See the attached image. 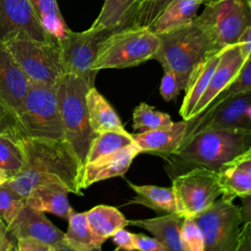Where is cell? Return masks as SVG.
I'll use <instances>...</instances> for the list:
<instances>
[{
	"label": "cell",
	"instance_id": "cell-40",
	"mask_svg": "<svg viewBox=\"0 0 251 251\" xmlns=\"http://www.w3.org/2000/svg\"><path fill=\"white\" fill-rule=\"evenodd\" d=\"M8 231L7 224L0 216V251L17 250V240Z\"/></svg>",
	"mask_w": 251,
	"mask_h": 251
},
{
	"label": "cell",
	"instance_id": "cell-26",
	"mask_svg": "<svg viewBox=\"0 0 251 251\" xmlns=\"http://www.w3.org/2000/svg\"><path fill=\"white\" fill-rule=\"evenodd\" d=\"M129 187L136 193V196L127 204H139L154 210L157 214L165 215L176 213V202L172 187L156 185H137L127 180Z\"/></svg>",
	"mask_w": 251,
	"mask_h": 251
},
{
	"label": "cell",
	"instance_id": "cell-15",
	"mask_svg": "<svg viewBox=\"0 0 251 251\" xmlns=\"http://www.w3.org/2000/svg\"><path fill=\"white\" fill-rule=\"evenodd\" d=\"M9 233L17 240L20 237H34L47 244L52 249L54 245L65 238V232L54 226L45 216L25 204L15 219L7 226Z\"/></svg>",
	"mask_w": 251,
	"mask_h": 251
},
{
	"label": "cell",
	"instance_id": "cell-17",
	"mask_svg": "<svg viewBox=\"0 0 251 251\" xmlns=\"http://www.w3.org/2000/svg\"><path fill=\"white\" fill-rule=\"evenodd\" d=\"M217 179L224 200L251 194V149L223 165L217 172Z\"/></svg>",
	"mask_w": 251,
	"mask_h": 251
},
{
	"label": "cell",
	"instance_id": "cell-33",
	"mask_svg": "<svg viewBox=\"0 0 251 251\" xmlns=\"http://www.w3.org/2000/svg\"><path fill=\"white\" fill-rule=\"evenodd\" d=\"M171 0H140L127 27H149ZM213 1L205 0L204 3Z\"/></svg>",
	"mask_w": 251,
	"mask_h": 251
},
{
	"label": "cell",
	"instance_id": "cell-28",
	"mask_svg": "<svg viewBox=\"0 0 251 251\" xmlns=\"http://www.w3.org/2000/svg\"><path fill=\"white\" fill-rule=\"evenodd\" d=\"M68 222L69 226L65 237L74 251L101 250L105 241L93 234L88 226L85 212L76 213L73 210L69 216Z\"/></svg>",
	"mask_w": 251,
	"mask_h": 251
},
{
	"label": "cell",
	"instance_id": "cell-32",
	"mask_svg": "<svg viewBox=\"0 0 251 251\" xmlns=\"http://www.w3.org/2000/svg\"><path fill=\"white\" fill-rule=\"evenodd\" d=\"M25 164V156L19 139L0 133V169L11 177L15 176Z\"/></svg>",
	"mask_w": 251,
	"mask_h": 251
},
{
	"label": "cell",
	"instance_id": "cell-13",
	"mask_svg": "<svg viewBox=\"0 0 251 251\" xmlns=\"http://www.w3.org/2000/svg\"><path fill=\"white\" fill-rule=\"evenodd\" d=\"M209 128L251 130V90L229 96L196 118L188 120L184 138Z\"/></svg>",
	"mask_w": 251,
	"mask_h": 251
},
{
	"label": "cell",
	"instance_id": "cell-25",
	"mask_svg": "<svg viewBox=\"0 0 251 251\" xmlns=\"http://www.w3.org/2000/svg\"><path fill=\"white\" fill-rule=\"evenodd\" d=\"M140 0H105L92 29L116 31L128 26Z\"/></svg>",
	"mask_w": 251,
	"mask_h": 251
},
{
	"label": "cell",
	"instance_id": "cell-24",
	"mask_svg": "<svg viewBox=\"0 0 251 251\" xmlns=\"http://www.w3.org/2000/svg\"><path fill=\"white\" fill-rule=\"evenodd\" d=\"M205 0H171L148 27L156 34L191 22Z\"/></svg>",
	"mask_w": 251,
	"mask_h": 251
},
{
	"label": "cell",
	"instance_id": "cell-16",
	"mask_svg": "<svg viewBox=\"0 0 251 251\" xmlns=\"http://www.w3.org/2000/svg\"><path fill=\"white\" fill-rule=\"evenodd\" d=\"M244 60L245 58L241 54L236 43L226 46L221 50L219 63L211 76L206 90L196 104L190 119H194L199 116L209 103L229 84L239 71Z\"/></svg>",
	"mask_w": 251,
	"mask_h": 251
},
{
	"label": "cell",
	"instance_id": "cell-34",
	"mask_svg": "<svg viewBox=\"0 0 251 251\" xmlns=\"http://www.w3.org/2000/svg\"><path fill=\"white\" fill-rule=\"evenodd\" d=\"M25 204V198L17 194L6 182L0 185V216L7 226L15 219Z\"/></svg>",
	"mask_w": 251,
	"mask_h": 251
},
{
	"label": "cell",
	"instance_id": "cell-14",
	"mask_svg": "<svg viewBox=\"0 0 251 251\" xmlns=\"http://www.w3.org/2000/svg\"><path fill=\"white\" fill-rule=\"evenodd\" d=\"M16 38L56 41L39 24L29 0H0V44Z\"/></svg>",
	"mask_w": 251,
	"mask_h": 251
},
{
	"label": "cell",
	"instance_id": "cell-23",
	"mask_svg": "<svg viewBox=\"0 0 251 251\" xmlns=\"http://www.w3.org/2000/svg\"><path fill=\"white\" fill-rule=\"evenodd\" d=\"M85 103L89 123L95 134L108 130L126 132L112 105L94 86L88 88Z\"/></svg>",
	"mask_w": 251,
	"mask_h": 251
},
{
	"label": "cell",
	"instance_id": "cell-29",
	"mask_svg": "<svg viewBox=\"0 0 251 251\" xmlns=\"http://www.w3.org/2000/svg\"><path fill=\"white\" fill-rule=\"evenodd\" d=\"M29 3L43 29L59 43L69 28L61 15L57 0H29Z\"/></svg>",
	"mask_w": 251,
	"mask_h": 251
},
{
	"label": "cell",
	"instance_id": "cell-4",
	"mask_svg": "<svg viewBox=\"0 0 251 251\" xmlns=\"http://www.w3.org/2000/svg\"><path fill=\"white\" fill-rule=\"evenodd\" d=\"M90 86L79 76L65 73L59 80L56 92L61 114L64 139L84 166L90 144L96 136L92 130L85 103Z\"/></svg>",
	"mask_w": 251,
	"mask_h": 251
},
{
	"label": "cell",
	"instance_id": "cell-6",
	"mask_svg": "<svg viewBox=\"0 0 251 251\" xmlns=\"http://www.w3.org/2000/svg\"><path fill=\"white\" fill-rule=\"evenodd\" d=\"M18 121L23 137L64 139L56 88L30 81Z\"/></svg>",
	"mask_w": 251,
	"mask_h": 251
},
{
	"label": "cell",
	"instance_id": "cell-37",
	"mask_svg": "<svg viewBox=\"0 0 251 251\" xmlns=\"http://www.w3.org/2000/svg\"><path fill=\"white\" fill-rule=\"evenodd\" d=\"M134 250L139 251H167L166 247L155 237H148L145 234L134 233Z\"/></svg>",
	"mask_w": 251,
	"mask_h": 251
},
{
	"label": "cell",
	"instance_id": "cell-8",
	"mask_svg": "<svg viewBox=\"0 0 251 251\" xmlns=\"http://www.w3.org/2000/svg\"><path fill=\"white\" fill-rule=\"evenodd\" d=\"M204 4V11L194 19L220 49L235 44L242 31L251 25V6L243 0H213Z\"/></svg>",
	"mask_w": 251,
	"mask_h": 251
},
{
	"label": "cell",
	"instance_id": "cell-2",
	"mask_svg": "<svg viewBox=\"0 0 251 251\" xmlns=\"http://www.w3.org/2000/svg\"><path fill=\"white\" fill-rule=\"evenodd\" d=\"M250 149L251 130L203 129L184 138L177 150L165 159V170L171 179L197 168L217 173L223 165Z\"/></svg>",
	"mask_w": 251,
	"mask_h": 251
},
{
	"label": "cell",
	"instance_id": "cell-12",
	"mask_svg": "<svg viewBox=\"0 0 251 251\" xmlns=\"http://www.w3.org/2000/svg\"><path fill=\"white\" fill-rule=\"evenodd\" d=\"M111 32L107 29H92L76 32L68 30L59 42L64 72L82 78L90 87L94 86L97 72L92 69L100 42Z\"/></svg>",
	"mask_w": 251,
	"mask_h": 251
},
{
	"label": "cell",
	"instance_id": "cell-3",
	"mask_svg": "<svg viewBox=\"0 0 251 251\" xmlns=\"http://www.w3.org/2000/svg\"><path fill=\"white\" fill-rule=\"evenodd\" d=\"M158 35L160 46L153 59L176 74L180 89L185 88L189 75L198 63L222 50L195 19Z\"/></svg>",
	"mask_w": 251,
	"mask_h": 251
},
{
	"label": "cell",
	"instance_id": "cell-10",
	"mask_svg": "<svg viewBox=\"0 0 251 251\" xmlns=\"http://www.w3.org/2000/svg\"><path fill=\"white\" fill-rule=\"evenodd\" d=\"M30 80L0 44V133L23 137L19 126V113L26 95Z\"/></svg>",
	"mask_w": 251,
	"mask_h": 251
},
{
	"label": "cell",
	"instance_id": "cell-38",
	"mask_svg": "<svg viewBox=\"0 0 251 251\" xmlns=\"http://www.w3.org/2000/svg\"><path fill=\"white\" fill-rule=\"evenodd\" d=\"M17 251H53V249L39 239L25 236L17 239Z\"/></svg>",
	"mask_w": 251,
	"mask_h": 251
},
{
	"label": "cell",
	"instance_id": "cell-43",
	"mask_svg": "<svg viewBox=\"0 0 251 251\" xmlns=\"http://www.w3.org/2000/svg\"><path fill=\"white\" fill-rule=\"evenodd\" d=\"M242 205L239 207L242 218V225L251 223V194L241 197Z\"/></svg>",
	"mask_w": 251,
	"mask_h": 251
},
{
	"label": "cell",
	"instance_id": "cell-31",
	"mask_svg": "<svg viewBox=\"0 0 251 251\" xmlns=\"http://www.w3.org/2000/svg\"><path fill=\"white\" fill-rule=\"evenodd\" d=\"M173 123L169 114L158 111L155 107L144 102L137 105L132 113L133 129L139 130L140 132L168 127L172 126Z\"/></svg>",
	"mask_w": 251,
	"mask_h": 251
},
{
	"label": "cell",
	"instance_id": "cell-36",
	"mask_svg": "<svg viewBox=\"0 0 251 251\" xmlns=\"http://www.w3.org/2000/svg\"><path fill=\"white\" fill-rule=\"evenodd\" d=\"M163 69H164V75L161 80L160 93L162 98L165 101L169 102L171 100L176 99L178 96L180 86L176 74L168 68H163Z\"/></svg>",
	"mask_w": 251,
	"mask_h": 251
},
{
	"label": "cell",
	"instance_id": "cell-41",
	"mask_svg": "<svg viewBox=\"0 0 251 251\" xmlns=\"http://www.w3.org/2000/svg\"><path fill=\"white\" fill-rule=\"evenodd\" d=\"M251 250V223L243 224L241 226L236 251H250Z\"/></svg>",
	"mask_w": 251,
	"mask_h": 251
},
{
	"label": "cell",
	"instance_id": "cell-45",
	"mask_svg": "<svg viewBox=\"0 0 251 251\" xmlns=\"http://www.w3.org/2000/svg\"><path fill=\"white\" fill-rule=\"evenodd\" d=\"M245 3H247L249 6H251V0H243Z\"/></svg>",
	"mask_w": 251,
	"mask_h": 251
},
{
	"label": "cell",
	"instance_id": "cell-20",
	"mask_svg": "<svg viewBox=\"0 0 251 251\" xmlns=\"http://www.w3.org/2000/svg\"><path fill=\"white\" fill-rule=\"evenodd\" d=\"M68 189L57 182H47L33 187L25 197V204L41 212H47L69 219L73 208L70 205Z\"/></svg>",
	"mask_w": 251,
	"mask_h": 251
},
{
	"label": "cell",
	"instance_id": "cell-30",
	"mask_svg": "<svg viewBox=\"0 0 251 251\" xmlns=\"http://www.w3.org/2000/svg\"><path fill=\"white\" fill-rule=\"evenodd\" d=\"M133 143L134 140L131 134L127 131L121 132L108 130L100 132L96 134L90 144L85 164L95 162Z\"/></svg>",
	"mask_w": 251,
	"mask_h": 251
},
{
	"label": "cell",
	"instance_id": "cell-44",
	"mask_svg": "<svg viewBox=\"0 0 251 251\" xmlns=\"http://www.w3.org/2000/svg\"><path fill=\"white\" fill-rule=\"evenodd\" d=\"M9 179H10V176L7 175V173H6L4 170L0 169V185L3 184V183H5V182L8 181Z\"/></svg>",
	"mask_w": 251,
	"mask_h": 251
},
{
	"label": "cell",
	"instance_id": "cell-18",
	"mask_svg": "<svg viewBox=\"0 0 251 251\" xmlns=\"http://www.w3.org/2000/svg\"><path fill=\"white\" fill-rule=\"evenodd\" d=\"M187 129V121L173 123L168 127L157 128L131 134L140 153H150L164 160L177 150L183 141Z\"/></svg>",
	"mask_w": 251,
	"mask_h": 251
},
{
	"label": "cell",
	"instance_id": "cell-5",
	"mask_svg": "<svg viewBox=\"0 0 251 251\" xmlns=\"http://www.w3.org/2000/svg\"><path fill=\"white\" fill-rule=\"evenodd\" d=\"M160 37L147 27H126L111 32L99 44L92 69H124L154 58Z\"/></svg>",
	"mask_w": 251,
	"mask_h": 251
},
{
	"label": "cell",
	"instance_id": "cell-22",
	"mask_svg": "<svg viewBox=\"0 0 251 251\" xmlns=\"http://www.w3.org/2000/svg\"><path fill=\"white\" fill-rule=\"evenodd\" d=\"M183 218L177 213L160 215L145 220H130L128 225L148 230L167 250L183 251L180 240V226Z\"/></svg>",
	"mask_w": 251,
	"mask_h": 251
},
{
	"label": "cell",
	"instance_id": "cell-35",
	"mask_svg": "<svg viewBox=\"0 0 251 251\" xmlns=\"http://www.w3.org/2000/svg\"><path fill=\"white\" fill-rule=\"evenodd\" d=\"M180 240L183 251H204V238L193 218H183L180 226Z\"/></svg>",
	"mask_w": 251,
	"mask_h": 251
},
{
	"label": "cell",
	"instance_id": "cell-9",
	"mask_svg": "<svg viewBox=\"0 0 251 251\" xmlns=\"http://www.w3.org/2000/svg\"><path fill=\"white\" fill-rule=\"evenodd\" d=\"M204 238V251H236L242 226L239 206L223 198L193 217Z\"/></svg>",
	"mask_w": 251,
	"mask_h": 251
},
{
	"label": "cell",
	"instance_id": "cell-21",
	"mask_svg": "<svg viewBox=\"0 0 251 251\" xmlns=\"http://www.w3.org/2000/svg\"><path fill=\"white\" fill-rule=\"evenodd\" d=\"M220 57L221 50L202 60L190 73L184 88L185 95L179 108V115L184 121H188L190 119L196 104L209 84L211 76L219 63Z\"/></svg>",
	"mask_w": 251,
	"mask_h": 251
},
{
	"label": "cell",
	"instance_id": "cell-1",
	"mask_svg": "<svg viewBox=\"0 0 251 251\" xmlns=\"http://www.w3.org/2000/svg\"><path fill=\"white\" fill-rule=\"evenodd\" d=\"M25 156L22 170L6 183L25 198L43 183L57 182L70 193L82 195L83 166L65 139L25 136L19 139Z\"/></svg>",
	"mask_w": 251,
	"mask_h": 251
},
{
	"label": "cell",
	"instance_id": "cell-7",
	"mask_svg": "<svg viewBox=\"0 0 251 251\" xmlns=\"http://www.w3.org/2000/svg\"><path fill=\"white\" fill-rule=\"evenodd\" d=\"M4 46L30 81L57 87L65 74L58 42L16 38Z\"/></svg>",
	"mask_w": 251,
	"mask_h": 251
},
{
	"label": "cell",
	"instance_id": "cell-42",
	"mask_svg": "<svg viewBox=\"0 0 251 251\" xmlns=\"http://www.w3.org/2000/svg\"><path fill=\"white\" fill-rule=\"evenodd\" d=\"M236 45L245 59L251 57V25L242 31L236 41Z\"/></svg>",
	"mask_w": 251,
	"mask_h": 251
},
{
	"label": "cell",
	"instance_id": "cell-11",
	"mask_svg": "<svg viewBox=\"0 0 251 251\" xmlns=\"http://www.w3.org/2000/svg\"><path fill=\"white\" fill-rule=\"evenodd\" d=\"M172 184L176 213L182 218H193L222 194L217 173L201 168L175 176L172 178Z\"/></svg>",
	"mask_w": 251,
	"mask_h": 251
},
{
	"label": "cell",
	"instance_id": "cell-19",
	"mask_svg": "<svg viewBox=\"0 0 251 251\" xmlns=\"http://www.w3.org/2000/svg\"><path fill=\"white\" fill-rule=\"evenodd\" d=\"M140 153L135 143L107 155L95 162L85 164L82 171L81 188L115 176H124L133 159Z\"/></svg>",
	"mask_w": 251,
	"mask_h": 251
},
{
	"label": "cell",
	"instance_id": "cell-27",
	"mask_svg": "<svg viewBox=\"0 0 251 251\" xmlns=\"http://www.w3.org/2000/svg\"><path fill=\"white\" fill-rule=\"evenodd\" d=\"M85 215L93 234L104 241L118 229L124 228L128 225V221L119 209L108 205L95 206L85 212Z\"/></svg>",
	"mask_w": 251,
	"mask_h": 251
},
{
	"label": "cell",
	"instance_id": "cell-39",
	"mask_svg": "<svg viewBox=\"0 0 251 251\" xmlns=\"http://www.w3.org/2000/svg\"><path fill=\"white\" fill-rule=\"evenodd\" d=\"M116 245V250H134V233H131L124 228L118 229L112 236Z\"/></svg>",
	"mask_w": 251,
	"mask_h": 251
}]
</instances>
